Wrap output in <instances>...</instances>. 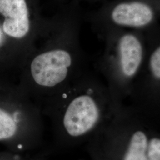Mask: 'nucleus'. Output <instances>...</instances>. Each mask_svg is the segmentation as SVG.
<instances>
[{"mask_svg":"<svg viewBox=\"0 0 160 160\" xmlns=\"http://www.w3.org/2000/svg\"><path fill=\"white\" fill-rule=\"evenodd\" d=\"M96 92L90 89L78 91L69 97L62 117L65 133L72 138H80L92 133L99 124L104 112L103 102Z\"/></svg>","mask_w":160,"mask_h":160,"instance_id":"nucleus-3","label":"nucleus"},{"mask_svg":"<svg viewBox=\"0 0 160 160\" xmlns=\"http://www.w3.org/2000/svg\"><path fill=\"white\" fill-rule=\"evenodd\" d=\"M2 40V33H1V30H0V43Z\"/></svg>","mask_w":160,"mask_h":160,"instance_id":"nucleus-8","label":"nucleus"},{"mask_svg":"<svg viewBox=\"0 0 160 160\" xmlns=\"http://www.w3.org/2000/svg\"><path fill=\"white\" fill-rule=\"evenodd\" d=\"M160 0H113L104 3L87 19L97 32L104 29L143 33L160 27Z\"/></svg>","mask_w":160,"mask_h":160,"instance_id":"nucleus-2","label":"nucleus"},{"mask_svg":"<svg viewBox=\"0 0 160 160\" xmlns=\"http://www.w3.org/2000/svg\"><path fill=\"white\" fill-rule=\"evenodd\" d=\"M141 119L133 115L115 119L126 138L122 160H149L152 149L160 144L158 132Z\"/></svg>","mask_w":160,"mask_h":160,"instance_id":"nucleus-4","label":"nucleus"},{"mask_svg":"<svg viewBox=\"0 0 160 160\" xmlns=\"http://www.w3.org/2000/svg\"><path fill=\"white\" fill-rule=\"evenodd\" d=\"M0 13L5 17L2 29L6 34L21 39L29 34L31 22L26 0H0Z\"/></svg>","mask_w":160,"mask_h":160,"instance_id":"nucleus-5","label":"nucleus"},{"mask_svg":"<svg viewBox=\"0 0 160 160\" xmlns=\"http://www.w3.org/2000/svg\"><path fill=\"white\" fill-rule=\"evenodd\" d=\"M98 33L105 42L100 68L109 81L114 100L121 93L131 92L132 85L142 72L147 40L143 33L133 30L108 29Z\"/></svg>","mask_w":160,"mask_h":160,"instance_id":"nucleus-1","label":"nucleus"},{"mask_svg":"<svg viewBox=\"0 0 160 160\" xmlns=\"http://www.w3.org/2000/svg\"><path fill=\"white\" fill-rule=\"evenodd\" d=\"M16 131V125L12 117L0 109V140L11 138Z\"/></svg>","mask_w":160,"mask_h":160,"instance_id":"nucleus-6","label":"nucleus"},{"mask_svg":"<svg viewBox=\"0 0 160 160\" xmlns=\"http://www.w3.org/2000/svg\"><path fill=\"white\" fill-rule=\"evenodd\" d=\"M71 1H75L78 2H80V1H86V2H98L102 0H71Z\"/></svg>","mask_w":160,"mask_h":160,"instance_id":"nucleus-7","label":"nucleus"}]
</instances>
